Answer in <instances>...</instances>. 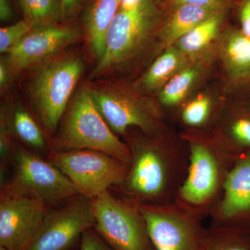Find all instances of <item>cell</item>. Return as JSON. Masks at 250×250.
Returning a JSON list of instances; mask_svg holds the SVG:
<instances>
[{
  "instance_id": "cell-1",
  "label": "cell",
  "mask_w": 250,
  "mask_h": 250,
  "mask_svg": "<svg viewBox=\"0 0 250 250\" xmlns=\"http://www.w3.org/2000/svg\"><path fill=\"white\" fill-rule=\"evenodd\" d=\"M131 152L129 170L111 191L133 205L175 203L188 170L189 149L182 134L170 129L149 137L136 128L123 136Z\"/></svg>"
},
{
  "instance_id": "cell-2",
  "label": "cell",
  "mask_w": 250,
  "mask_h": 250,
  "mask_svg": "<svg viewBox=\"0 0 250 250\" xmlns=\"http://www.w3.org/2000/svg\"><path fill=\"white\" fill-rule=\"evenodd\" d=\"M189 149L188 170L175 204L209 217L223 194L224 184L236 158L223 149L207 131H184Z\"/></svg>"
},
{
  "instance_id": "cell-3",
  "label": "cell",
  "mask_w": 250,
  "mask_h": 250,
  "mask_svg": "<svg viewBox=\"0 0 250 250\" xmlns=\"http://www.w3.org/2000/svg\"><path fill=\"white\" fill-rule=\"evenodd\" d=\"M155 0L121 4L106 36L103 57L92 70V80L124 69L147 49L161 21Z\"/></svg>"
},
{
  "instance_id": "cell-4",
  "label": "cell",
  "mask_w": 250,
  "mask_h": 250,
  "mask_svg": "<svg viewBox=\"0 0 250 250\" xmlns=\"http://www.w3.org/2000/svg\"><path fill=\"white\" fill-rule=\"evenodd\" d=\"M99 111L118 136L136 128L149 137L168 129L159 104L143 95L136 86L108 80H92L85 85Z\"/></svg>"
},
{
  "instance_id": "cell-5",
  "label": "cell",
  "mask_w": 250,
  "mask_h": 250,
  "mask_svg": "<svg viewBox=\"0 0 250 250\" xmlns=\"http://www.w3.org/2000/svg\"><path fill=\"white\" fill-rule=\"evenodd\" d=\"M50 150L65 152L93 149L129 164L131 152L124 140L110 128L86 87H82L69 104Z\"/></svg>"
},
{
  "instance_id": "cell-6",
  "label": "cell",
  "mask_w": 250,
  "mask_h": 250,
  "mask_svg": "<svg viewBox=\"0 0 250 250\" xmlns=\"http://www.w3.org/2000/svg\"><path fill=\"white\" fill-rule=\"evenodd\" d=\"M10 166L11 177L1 186V192L36 197L50 206L79 193L58 167L20 145L14 146Z\"/></svg>"
},
{
  "instance_id": "cell-7",
  "label": "cell",
  "mask_w": 250,
  "mask_h": 250,
  "mask_svg": "<svg viewBox=\"0 0 250 250\" xmlns=\"http://www.w3.org/2000/svg\"><path fill=\"white\" fill-rule=\"evenodd\" d=\"M83 69L80 59H61L44 64L33 79L31 101L49 136H53L58 129Z\"/></svg>"
},
{
  "instance_id": "cell-8",
  "label": "cell",
  "mask_w": 250,
  "mask_h": 250,
  "mask_svg": "<svg viewBox=\"0 0 250 250\" xmlns=\"http://www.w3.org/2000/svg\"><path fill=\"white\" fill-rule=\"evenodd\" d=\"M99 236L114 250H156L140 207L111 190L93 199Z\"/></svg>"
},
{
  "instance_id": "cell-9",
  "label": "cell",
  "mask_w": 250,
  "mask_h": 250,
  "mask_svg": "<svg viewBox=\"0 0 250 250\" xmlns=\"http://www.w3.org/2000/svg\"><path fill=\"white\" fill-rule=\"evenodd\" d=\"M47 160L71 181L79 193L93 199L124 181L129 164L93 149L50 150Z\"/></svg>"
},
{
  "instance_id": "cell-10",
  "label": "cell",
  "mask_w": 250,
  "mask_h": 250,
  "mask_svg": "<svg viewBox=\"0 0 250 250\" xmlns=\"http://www.w3.org/2000/svg\"><path fill=\"white\" fill-rule=\"evenodd\" d=\"M93 199L78 193L50 206L27 250H76L82 235L93 228Z\"/></svg>"
},
{
  "instance_id": "cell-11",
  "label": "cell",
  "mask_w": 250,
  "mask_h": 250,
  "mask_svg": "<svg viewBox=\"0 0 250 250\" xmlns=\"http://www.w3.org/2000/svg\"><path fill=\"white\" fill-rule=\"evenodd\" d=\"M139 207L156 250H206L208 228L201 215L175 203Z\"/></svg>"
},
{
  "instance_id": "cell-12",
  "label": "cell",
  "mask_w": 250,
  "mask_h": 250,
  "mask_svg": "<svg viewBox=\"0 0 250 250\" xmlns=\"http://www.w3.org/2000/svg\"><path fill=\"white\" fill-rule=\"evenodd\" d=\"M49 207L36 197L0 192V246L27 250Z\"/></svg>"
},
{
  "instance_id": "cell-13",
  "label": "cell",
  "mask_w": 250,
  "mask_h": 250,
  "mask_svg": "<svg viewBox=\"0 0 250 250\" xmlns=\"http://www.w3.org/2000/svg\"><path fill=\"white\" fill-rule=\"evenodd\" d=\"M79 38L78 30L67 26L56 24L35 28L5 54L4 62L11 74L18 73L51 58Z\"/></svg>"
},
{
  "instance_id": "cell-14",
  "label": "cell",
  "mask_w": 250,
  "mask_h": 250,
  "mask_svg": "<svg viewBox=\"0 0 250 250\" xmlns=\"http://www.w3.org/2000/svg\"><path fill=\"white\" fill-rule=\"evenodd\" d=\"M209 217L211 223L250 226V153L235 162Z\"/></svg>"
},
{
  "instance_id": "cell-15",
  "label": "cell",
  "mask_w": 250,
  "mask_h": 250,
  "mask_svg": "<svg viewBox=\"0 0 250 250\" xmlns=\"http://www.w3.org/2000/svg\"><path fill=\"white\" fill-rule=\"evenodd\" d=\"M210 131L215 141L237 159L250 153V115L229 110Z\"/></svg>"
},
{
  "instance_id": "cell-16",
  "label": "cell",
  "mask_w": 250,
  "mask_h": 250,
  "mask_svg": "<svg viewBox=\"0 0 250 250\" xmlns=\"http://www.w3.org/2000/svg\"><path fill=\"white\" fill-rule=\"evenodd\" d=\"M122 0H93L83 16L85 39L98 62L103 57L106 36Z\"/></svg>"
},
{
  "instance_id": "cell-17",
  "label": "cell",
  "mask_w": 250,
  "mask_h": 250,
  "mask_svg": "<svg viewBox=\"0 0 250 250\" xmlns=\"http://www.w3.org/2000/svg\"><path fill=\"white\" fill-rule=\"evenodd\" d=\"M172 6L173 10L159 31L161 44L165 48L174 45L193 28L221 11L190 4Z\"/></svg>"
},
{
  "instance_id": "cell-18",
  "label": "cell",
  "mask_w": 250,
  "mask_h": 250,
  "mask_svg": "<svg viewBox=\"0 0 250 250\" xmlns=\"http://www.w3.org/2000/svg\"><path fill=\"white\" fill-rule=\"evenodd\" d=\"M186 55L174 45L154 61L135 86L141 92H152L162 88L176 74L185 68Z\"/></svg>"
},
{
  "instance_id": "cell-19",
  "label": "cell",
  "mask_w": 250,
  "mask_h": 250,
  "mask_svg": "<svg viewBox=\"0 0 250 250\" xmlns=\"http://www.w3.org/2000/svg\"><path fill=\"white\" fill-rule=\"evenodd\" d=\"M221 113L214 109L211 99L207 96L197 97L180 108L178 119L185 131L210 132Z\"/></svg>"
},
{
  "instance_id": "cell-20",
  "label": "cell",
  "mask_w": 250,
  "mask_h": 250,
  "mask_svg": "<svg viewBox=\"0 0 250 250\" xmlns=\"http://www.w3.org/2000/svg\"><path fill=\"white\" fill-rule=\"evenodd\" d=\"M222 54L230 75L236 77L250 75V39L241 31L228 32L224 41Z\"/></svg>"
},
{
  "instance_id": "cell-21",
  "label": "cell",
  "mask_w": 250,
  "mask_h": 250,
  "mask_svg": "<svg viewBox=\"0 0 250 250\" xmlns=\"http://www.w3.org/2000/svg\"><path fill=\"white\" fill-rule=\"evenodd\" d=\"M206 250H250V226L210 223Z\"/></svg>"
},
{
  "instance_id": "cell-22",
  "label": "cell",
  "mask_w": 250,
  "mask_h": 250,
  "mask_svg": "<svg viewBox=\"0 0 250 250\" xmlns=\"http://www.w3.org/2000/svg\"><path fill=\"white\" fill-rule=\"evenodd\" d=\"M225 15L226 10H224L210 16L181 38L174 45L185 55L198 53L218 35Z\"/></svg>"
},
{
  "instance_id": "cell-23",
  "label": "cell",
  "mask_w": 250,
  "mask_h": 250,
  "mask_svg": "<svg viewBox=\"0 0 250 250\" xmlns=\"http://www.w3.org/2000/svg\"><path fill=\"white\" fill-rule=\"evenodd\" d=\"M24 19L34 27L59 24L64 18L62 0H19Z\"/></svg>"
},
{
  "instance_id": "cell-24",
  "label": "cell",
  "mask_w": 250,
  "mask_h": 250,
  "mask_svg": "<svg viewBox=\"0 0 250 250\" xmlns=\"http://www.w3.org/2000/svg\"><path fill=\"white\" fill-rule=\"evenodd\" d=\"M9 119L14 136L34 149H45L47 146L45 134L27 110L16 108L9 113Z\"/></svg>"
},
{
  "instance_id": "cell-25",
  "label": "cell",
  "mask_w": 250,
  "mask_h": 250,
  "mask_svg": "<svg viewBox=\"0 0 250 250\" xmlns=\"http://www.w3.org/2000/svg\"><path fill=\"white\" fill-rule=\"evenodd\" d=\"M199 71L195 67H187L176 74L161 89L159 103L166 108L182 104L196 82Z\"/></svg>"
},
{
  "instance_id": "cell-26",
  "label": "cell",
  "mask_w": 250,
  "mask_h": 250,
  "mask_svg": "<svg viewBox=\"0 0 250 250\" xmlns=\"http://www.w3.org/2000/svg\"><path fill=\"white\" fill-rule=\"evenodd\" d=\"M12 130L10 125L8 108L1 106L0 111V172L1 184L6 180V170L11 164L15 145L13 144Z\"/></svg>"
},
{
  "instance_id": "cell-27",
  "label": "cell",
  "mask_w": 250,
  "mask_h": 250,
  "mask_svg": "<svg viewBox=\"0 0 250 250\" xmlns=\"http://www.w3.org/2000/svg\"><path fill=\"white\" fill-rule=\"evenodd\" d=\"M35 27L26 20L0 29V52L6 54Z\"/></svg>"
},
{
  "instance_id": "cell-28",
  "label": "cell",
  "mask_w": 250,
  "mask_h": 250,
  "mask_svg": "<svg viewBox=\"0 0 250 250\" xmlns=\"http://www.w3.org/2000/svg\"><path fill=\"white\" fill-rule=\"evenodd\" d=\"M79 250H114L108 246L93 228L86 230L82 235Z\"/></svg>"
},
{
  "instance_id": "cell-29",
  "label": "cell",
  "mask_w": 250,
  "mask_h": 250,
  "mask_svg": "<svg viewBox=\"0 0 250 250\" xmlns=\"http://www.w3.org/2000/svg\"><path fill=\"white\" fill-rule=\"evenodd\" d=\"M172 6L180 4H190L206 9L217 11L227 10L231 4V0H170Z\"/></svg>"
},
{
  "instance_id": "cell-30",
  "label": "cell",
  "mask_w": 250,
  "mask_h": 250,
  "mask_svg": "<svg viewBox=\"0 0 250 250\" xmlns=\"http://www.w3.org/2000/svg\"><path fill=\"white\" fill-rule=\"evenodd\" d=\"M239 18L242 33L250 39V0H241Z\"/></svg>"
},
{
  "instance_id": "cell-31",
  "label": "cell",
  "mask_w": 250,
  "mask_h": 250,
  "mask_svg": "<svg viewBox=\"0 0 250 250\" xmlns=\"http://www.w3.org/2000/svg\"><path fill=\"white\" fill-rule=\"evenodd\" d=\"M85 1V0H62L64 17L75 13Z\"/></svg>"
},
{
  "instance_id": "cell-32",
  "label": "cell",
  "mask_w": 250,
  "mask_h": 250,
  "mask_svg": "<svg viewBox=\"0 0 250 250\" xmlns=\"http://www.w3.org/2000/svg\"><path fill=\"white\" fill-rule=\"evenodd\" d=\"M13 16L10 0H0V20L1 22L9 21Z\"/></svg>"
},
{
  "instance_id": "cell-33",
  "label": "cell",
  "mask_w": 250,
  "mask_h": 250,
  "mask_svg": "<svg viewBox=\"0 0 250 250\" xmlns=\"http://www.w3.org/2000/svg\"><path fill=\"white\" fill-rule=\"evenodd\" d=\"M11 74L7 65L4 61L0 62V87L1 89H4L9 82V75Z\"/></svg>"
},
{
  "instance_id": "cell-34",
  "label": "cell",
  "mask_w": 250,
  "mask_h": 250,
  "mask_svg": "<svg viewBox=\"0 0 250 250\" xmlns=\"http://www.w3.org/2000/svg\"><path fill=\"white\" fill-rule=\"evenodd\" d=\"M155 1L159 5L164 4V3L167 2V1H170V0H155Z\"/></svg>"
},
{
  "instance_id": "cell-35",
  "label": "cell",
  "mask_w": 250,
  "mask_h": 250,
  "mask_svg": "<svg viewBox=\"0 0 250 250\" xmlns=\"http://www.w3.org/2000/svg\"><path fill=\"white\" fill-rule=\"evenodd\" d=\"M0 250H9L4 246H0Z\"/></svg>"
},
{
  "instance_id": "cell-36",
  "label": "cell",
  "mask_w": 250,
  "mask_h": 250,
  "mask_svg": "<svg viewBox=\"0 0 250 250\" xmlns=\"http://www.w3.org/2000/svg\"><path fill=\"white\" fill-rule=\"evenodd\" d=\"M79 250V249H77V250Z\"/></svg>"
}]
</instances>
